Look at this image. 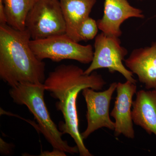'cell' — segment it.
<instances>
[{
  "mask_svg": "<svg viewBox=\"0 0 156 156\" xmlns=\"http://www.w3.org/2000/svg\"><path fill=\"white\" fill-rule=\"evenodd\" d=\"M66 25V34L76 42H80L79 32L89 17L96 0H59Z\"/></svg>",
  "mask_w": 156,
  "mask_h": 156,
  "instance_id": "12",
  "label": "cell"
},
{
  "mask_svg": "<svg viewBox=\"0 0 156 156\" xmlns=\"http://www.w3.org/2000/svg\"><path fill=\"white\" fill-rule=\"evenodd\" d=\"M31 40L26 29L0 25V78L11 88L21 83H44L45 63L32 50Z\"/></svg>",
  "mask_w": 156,
  "mask_h": 156,
  "instance_id": "2",
  "label": "cell"
},
{
  "mask_svg": "<svg viewBox=\"0 0 156 156\" xmlns=\"http://www.w3.org/2000/svg\"><path fill=\"white\" fill-rule=\"evenodd\" d=\"M119 38L102 32L96 36L93 58L90 66L84 71L85 74L89 75L96 70L107 69L110 73L119 72L127 80L136 84L133 73L123 64L128 51L122 46Z\"/></svg>",
  "mask_w": 156,
  "mask_h": 156,
  "instance_id": "6",
  "label": "cell"
},
{
  "mask_svg": "<svg viewBox=\"0 0 156 156\" xmlns=\"http://www.w3.org/2000/svg\"><path fill=\"white\" fill-rule=\"evenodd\" d=\"M132 17L143 19L144 15L127 0H105L103 17L97 21L98 29L107 35L119 37L122 34L121 25Z\"/></svg>",
  "mask_w": 156,
  "mask_h": 156,
  "instance_id": "9",
  "label": "cell"
},
{
  "mask_svg": "<svg viewBox=\"0 0 156 156\" xmlns=\"http://www.w3.org/2000/svg\"><path fill=\"white\" fill-rule=\"evenodd\" d=\"M45 91L44 84L21 83L11 87L9 94L14 103L27 107L37 122V128L53 149L71 154L79 153L76 145L70 146L62 139L63 133L58 130L51 119L45 104Z\"/></svg>",
  "mask_w": 156,
  "mask_h": 156,
  "instance_id": "3",
  "label": "cell"
},
{
  "mask_svg": "<svg viewBox=\"0 0 156 156\" xmlns=\"http://www.w3.org/2000/svg\"><path fill=\"white\" fill-rule=\"evenodd\" d=\"M37 0H2L7 24L14 29L25 30L29 12Z\"/></svg>",
  "mask_w": 156,
  "mask_h": 156,
  "instance_id": "13",
  "label": "cell"
},
{
  "mask_svg": "<svg viewBox=\"0 0 156 156\" xmlns=\"http://www.w3.org/2000/svg\"><path fill=\"white\" fill-rule=\"evenodd\" d=\"M40 156H66V153L62 151L58 150L53 149L52 151H45L41 152Z\"/></svg>",
  "mask_w": 156,
  "mask_h": 156,
  "instance_id": "16",
  "label": "cell"
},
{
  "mask_svg": "<svg viewBox=\"0 0 156 156\" xmlns=\"http://www.w3.org/2000/svg\"><path fill=\"white\" fill-rule=\"evenodd\" d=\"M0 23L7 24V17L2 0H0Z\"/></svg>",
  "mask_w": 156,
  "mask_h": 156,
  "instance_id": "17",
  "label": "cell"
},
{
  "mask_svg": "<svg viewBox=\"0 0 156 156\" xmlns=\"http://www.w3.org/2000/svg\"><path fill=\"white\" fill-rule=\"evenodd\" d=\"M1 152L5 154H9L11 153L12 146L4 141L1 138Z\"/></svg>",
  "mask_w": 156,
  "mask_h": 156,
  "instance_id": "15",
  "label": "cell"
},
{
  "mask_svg": "<svg viewBox=\"0 0 156 156\" xmlns=\"http://www.w3.org/2000/svg\"><path fill=\"white\" fill-rule=\"evenodd\" d=\"M30 45L40 60L46 58L58 62L64 59L76 60L84 64L91 63L94 51L92 45L80 44L66 34L31 40Z\"/></svg>",
  "mask_w": 156,
  "mask_h": 156,
  "instance_id": "4",
  "label": "cell"
},
{
  "mask_svg": "<svg viewBox=\"0 0 156 156\" xmlns=\"http://www.w3.org/2000/svg\"><path fill=\"white\" fill-rule=\"evenodd\" d=\"M136 84L127 80L117 83V96L110 115L115 120V136L120 135L128 139H134L135 131L132 117L133 98L136 94Z\"/></svg>",
  "mask_w": 156,
  "mask_h": 156,
  "instance_id": "8",
  "label": "cell"
},
{
  "mask_svg": "<svg viewBox=\"0 0 156 156\" xmlns=\"http://www.w3.org/2000/svg\"><path fill=\"white\" fill-rule=\"evenodd\" d=\"M137 1H144V0H137Z\"/></svg>",
  "mask_w": 156,
  "mask_h": 156,
  "instance_id": "18",
  "label": "cell"
},
{
  "mask_svg": "<svg viewBox=\"0 0 156 156\" xmlns=\"http://www.w3.org/2000/svg\"><path fill=\"white\" fill-rule=\"evenodd\" d=\"M132 105L133 122L156 136V89L139 90Z\"/></svg>",
  "mask_w": 156,
  "mask_h": 156,
  "instance_id": "11",
  "label": "cell"
},
{
  "mask_svg": "<svg viewBox=\"0 0 156 156\" xmlns=\"http://www.w3.org/2000/svg\"><path fill=\"white\" fill-rule=\"evenodd\" d=\"M98 29L97 21L91 17H88L83 22L79 30V37L81 41H87L95 38Z\"/></svg>",
  "mask_w": 156,
  "mask_h": 156,
  "instance_id": "14",
  "label": "cell"
},
{
  "mask_svg": "<svg viewBox=\"0 0 156 156\" xmlns=\"http://www.w3.org/2000/svg\"><path fill=\"white\" fill-rule=\"evenodd\" d=\"M25 29L32 40L66 34L59 0H37L27 17Z\"/></svg>",
  "mask_w": 156,
  "mask_h": 156,
  "instance_id": "5",
  "label": "cell"
},
{
  "mask_svg": "<svg viewBox=\"0 0 156 156\" xmlns=\"http://www.w3.org/2000/svg\"><path fill=\"white\" fill-rule=\"evenodd\" d=\"M124 62L146 89H156V41L148 47L134 49Z\"/></svg>",
  "mask_w": 156,
  "mask_h": 156,
  "instance_id": "10",
  "label": "cell"
},
{
  "mask_svg": "<svg viewBox=\"0 0 156 156\" xmlns=\"http://www.w3.org/2000/svg\"><path fill=\"white\" fill-rule=\"evenodd\" d=\"M106 84L101 75L94 71L86 74L83 70L74 65L61 64L56 66L45 80V89L57 99V110L60 111L64 122L59 123L63 134H69L77 146L80 156H92L84 144L79 129L76 100L81 91L87 88L99 91Z\"/></svg>",
  "mask_w": 156,
  "mask_h": 156,
  "instance_id": "1",
  "label": "cell"
},
{
  "mask_svg": "<svg viewBox=\"0 0 156 156\" xmlns=\"http://www.w3.org/2000/svg\"><path fill=\"white\" fill-rule=\"evenodd\" d=\"M117 83L111 84L108 89L102 92L87 88L83 89L82 94L87 103L86 114L87 128L81 133L83 139L102 128L114 131L115 122L110 118L109 108L113 94L116 89Z\"/></svg>",
  "mask_w": 156,
  "mask_h": 156,
  "instance_id": "7",
  "label": "cell"
}]
</instances>
